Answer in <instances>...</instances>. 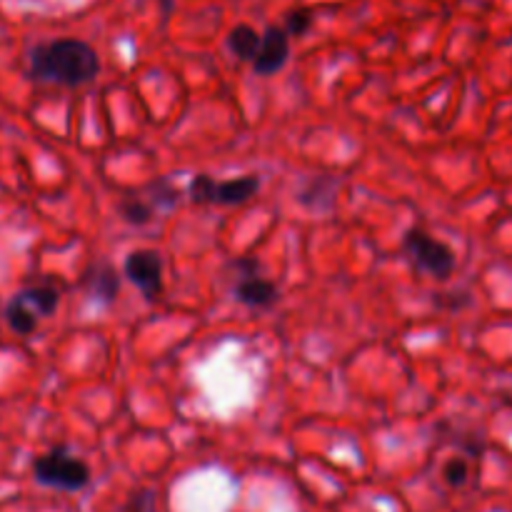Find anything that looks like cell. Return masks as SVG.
Wrapping results in <instances>:
<instances>
[{"instance_id": "6da1fadb", "label": "cell", "mask_w": 512, "mask_h": 512, "mask_svg": "<svg viewBox=\"0 0 512 512\" xmlns=\"http://www.w3.org/2000/svg\"><path fill=\"white\" fill-rule=\"evenodd\" d=\"M28 75L35 80H43V83L78 88V85L93 83L98 78L100 55L85 40H48V43H40L30 50Z\"/></svg>"}, {"instance_id": "7a4b0ae2", "label": "cell", "mask_w": 512, "mask_h": 512, "mask_svg": "<svg viewBox=\"0 0 512 512\" xmlns=\"http://www.w3.org/2000/svg\"><path fill=\"white\" fill-rule=\"evenodd\" d=\"M33 475L43 488L63 490V493H78L90 483V468L65 445L50 448L48 453L35 458Z\"/></svg>"}, {"instance_id": "3957f363", "label": "cell", "mask_w": 512, "mask_h": 512, "mask_svg": "<svg viewBox=\"0 0 512 512\" xmlns=\"http://www.w3.org/2000/svg\"><path fill=\"white\" fill-rule=\"evenodd\" d=\"M403 250L413 268L418 273L430 275V278L448 280L455 270V253L448 243L433 238L428 230L410 228L403 238Z\"/></svg>"}, {"instance_id": "277c9868", "label": "cell", "mask_w": 512, "mask_h": 512, "mask_svg": "<svg viewBox=\"0 0 512 512\" xmlns=\"http://www.w3.org/2000/svg\"><path fill=\"white\" fill-rule=\"evenodd\" d=\"M260 190L258 175L213 180L210 175H195L188 185V198L198 205H243Z\"/></svg>"}, {"instance_id": "5b68a950", "label": "cell", "mask_w": 512, "mask_h": 512, "mask_svg": "<svg viewBox=\"0 0 512 512\" xmlns=\"http://www.w3.org/2000/svg\"><path fill=\"white\" fill-rule=\"evenodd\" d=\"M233 270L238 273V280H235V300L243 303L245 308L263 310L270 308V305L278 300V288L275 283H270L268 278L260 275V265L255 258H238L233 263Z\"/></svg>"}, {"instance_id": "8992f818", "label": "cell", "mask_w": 512, "mask_h": 512, "mask_svg": "<svg viewBox=\"0 0 512 512\" xmlns=\"http://www.w3.org/2000/svg\"><path fill=\"white\" fill-rule=\"evenodd\" d=\"M123 275L143 293V298L148 303L158 300L160 293H163V258H160L158 250H133L125 258Z\"/></svg>"}, {"instance_id": "52a82bcc", "label": "cell", "mask_w": 512, "mask_h": 512, "mask_svg": "<svg viewBox=\"0 0 512 512\" xmlns=\"http://www.w3.org/2000/svg\"><path fill=\"white\" fill-rule=\"evenodd\" d=\"M290 58V35L280 25H268L260 33V48L253 60V70L258 75H275L285 68Z\"/></svg>"}, {"instance_id": "ba28073f", "label": "cell", "mask_w": 512, "mask_h": 512, "mask_svg": "<svg viewBox=\"0 0 512 512\" xmlns=\"http://www.w3.org/2000/svg\"><path fill=\"white\" fill-rule=\"evenodd\" d=\"M83 288L98 303H113L120 293V275L108 263H93L85 270Z\"/></svg>"}, {"instance_id": "9c48e42d", "label": "cell", "mask_w": 512, "mask_h": 512, "mask_svg": "<svg viewBox=\"0 0 512 512\" xmlns=\"http://www.w3.org/2000/svg\"><path fill=\"white\" fill-rule=\"evenodd\" d=\"M18 298L33 310L38 318H48L58 310L60 305V290L55 285L40 283V285H30V288H23L18 293Z\"/></svg>"}, {"instance_id": "30bf717a", "label": "cell", "mask_w": 512, "mask_h": 512, "mask_svg": "<svg viewBox=\"0 0 512 512\" xmlns=\"http://www.w3.org/2000/svg\"><path fill=\"white\" fill-rule=\"evenodd\" d=\"M3 318L5 323H8V328L13 330L15 335H20V338H28V335H33L35 330H38V315H35L18 295H13V298L8 300V305H5L3 310Z\"/></svg>"}, {"instance_id": "8fae6325", "label": "cell", "mask_w": 512, "mask_h": 512, "mask_svg": "<svg viewBox=\"0 0 512 512\" xmlns=\"http://www.w3.org/2000/svg\"><path fill=\"white\" fill-rule=\"evenodd\" d=\"M228 48L238 60L253 63L260 48V33L248 23L235 25V28L228 33Z\"/></svg>"}, {"instance_id": "7c38bea8", "label": "cell", "mask_w": 512, "mask_h": 512, "mask_svg": "<svg viewBox=\"0 0 512 512\" xmlns=\"http://www.w3.org/2000/svg\"><path fill=\"white\" fill-rule=\"evenodd\" d=\"M118 213L125 223L130 225H148L153 220V203L148 198H143L140 193L125 195V198L118 200Z\"/></svg>"}, {"instance_id": "4fadbf2b", "label": "cell", "mask_w": 512, "mask_h": 512, "mask_svg": "<svg viewBox=\"0 0 512 512\" xmlns=\"http://www.w3.org/2000/svg\"><path fill=\"white\" fill-rule=\"evenodd\" d=\"M145 195H148V200L153 203L155 210H170L178 205V190H175L165 178L150 183L148 188H145Z\"/></svg>"}, {"instance_id": "5bb4252c", "label": "cell", "mask_w": 512, "mask_h": 512, "mask_svg": "<svg viewBox=\"0 0 512 512\" xmlns=\"http://www.w3.org/2000/svg\"><path fill=\"white\" fill-rule=\"evenodd\" d=\"M310 25H313V13L308 8H295L285 15V33L295 35V38L308 33Z\"/></svg>"}, {"instance_id": "9a60e30c", "label": "cell", "mask_w": 512, "mask_h": 512, "mask_svg": "<svg viewBox=\"0 0 512 512\" xmlns=\"http://www.w3.org/2000/svg\"><path fill=\"white\" fill-rule=\"evenodd\" d=\"M470 468L463 458H450L443 468V478L450 488H463L468 483Z\"/></svg>"}]
</instances>
